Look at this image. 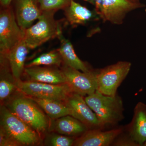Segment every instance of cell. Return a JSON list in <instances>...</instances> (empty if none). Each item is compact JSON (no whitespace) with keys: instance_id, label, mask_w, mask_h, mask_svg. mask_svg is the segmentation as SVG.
Instances as JSON below:
<instances>
[{"instance_id":"obj_28","label":"cell","mask_w":146,"mask_h":146,"mask_svg":"<svg viewBox=\"0 0 146 146\" xmlns=\"http://www.w3.org/2000/svg\"><path fill=\"white\" fill-rule=\"evenodd\" d=\"M83 1H89V0H83Z\"/></svg>"},{"instance_id":"obj_8","label":"cell","mask_w":146,"mask_h":146,"mask_svg":"<svg viewBox=\"0 0 146 146\" xmlns=\"http://www.w3.org/2000/svg\"><path fill=\"white\" fill-rule=\"evenodd\" d=\"M25 31L19 26L11 6L2 7L0 12V52L7 54L23 39Z\"/></svg>"},{"instance_id":"obj_4","label":"cell","mask_w":146,"mask_h":146,"mask_svg":"<svg viewBox=\"0 0 146 146\" xmlns=\"http://www.w3.org/2000/svg\"><path fill=\"white\" fill-rule=\"evenodd\" d=\"M1 115V128L20 146L33 145L39 143V133L9 110L3 107Z\"/></svg>"},{"instance_id":"obj_2","label":"cell","mask_w":146,"mask_h":146,"mask_svg":"<svg viewBox=\"0 0 146 146\" xmlns=\"http://www.w3.org/2000/svg\"><path fill=\"white\" fill-rule=\"evenodd\" d=\"M56 12L42 11L38 22L25 31L24 40L30 49L36 48L50 39L57 37L62 27L60 22L54 19Z\"/></svg>"},{"instance_id":"obj_21","label":"cell","mask_w":146,"mask_h":146,"mask_svg":"<svg viewBox=\"0 0 146 146\" xmlns=\"http://www.w3.org/2000/svg\"><path fill=\"white\" fill-rule=\"evenodd\" d=\"M72 0H38L42 11L64 10L70 4Z\"/></svg>"},{"instance_id":"obj_5","label":"cell","mask_w":146,"mask_h":146,"mask_svg":"<svg viewBox=\"0 0 146 146\" xmlns=\"http://www.w3.org/2000/svg\"><path fill=\"white\" fill-rule=\"evenodd\" d=\"M95 6V11L104 22L121 25L128 13L145 5L130 0H89Z\"/></svg>"},{"instance_id":"obj_24","label":"cell","mask_w":146,"mask_h":146,"mask_svg":"<svg viewBox=\"0 0 146 146\" xmlns=\"http://www.w3.org/2000/svg\"><path fill=\"white\" fill-rule=\"evenodd\" d=\"M112 145L115 146H138V144L135 143L127 134L126 136H118L113 142Z\"/></svg>"},{"instance_id":"obj_7","label":"cell","mask_w":146,"mask_h":146,"mask_svg":"<svg viewBox=\"0 0 146 146\" xmlns=\"http://www.w3.org/2000/svg\"><path fill=\"white\" fill-rule=\"evenodd\" d=\"M16 89L28 97L65 102L73 93L66 83L53 84L29 80H16Z\"/></svg>"},{"instance_id":"obj_29","label":"cell","mask_w":146,"mask_h":146,"mask_svg":"<svg viewBox=\"0 0 146 146\" xmlns=\"http://www.w3.org/2000/svg\"><path fill=\"white\" fill-rule=\"evenodd\" d=\"M145 11H146V9H145Z\"/></svg>"},{"instance_id":"obj_19","label":"cell","mask_w":146,"mask_h":146,"mask_svg":"<svg viewBox=\"0 0 146 146\" xmlns=\"http://www.w3.org/2000/svg\"><path fill=\"white\" fill-rule=\"evenodd\" d=\"M28 97L36 103L51 119H57L67 115H72L71 110L64 102Z\"/></svg>"},{"instance_id":"obj_17","label":"cell","mask_w":146,"mask_h":146,"mask_svg":"<svg viewBox=\"0 0 146 146\" xmlns=\"http://www.w3.org/2000/svg\"><path fill=\"white\" fill-rule=\"evenodd\" d=\"M64 11L66 21L73 27L85 25L98 16L95 11L93 12L74 0L71 1L70 5Z\"/></svg>"},{"instance_id":"obj_3","label":"cell","mask_w":146,"mask_h":146,"mask_svg":"<svg viewBox=\"0 0 146 146\" xmlns=\"http://www.w3.org/2000/svg\"><path fill=\"white\" fill-rule=\"evenodd\" d=\"M40 107L29 97L19 96L9 102L8 109L39 135L47 129L48 121Z\"/></svg>"},{"instance_id":"obj_15","label":"cell","mask_w":146,"mask_h":146,"mask_svg":"<svg viewBox=\"0 0 146 146\" xmlns=\"http://www.w3.org/2000/svg\"><path fill=\"white\" fill-rule=\"evenodd\" d=\"M29 50L23 39L7 54H1L7 58L11 72L15 80L21 79L24 72L25 62Z\"/></svg>"},{"instance_id":"obj_25","label":"cell","mask_w":146,"mask_h":146,"mask_svg":"<svg viewBox=\"0 0 146 146\" xmlns=\"http://www.w3.org/2000/svg\"><path fill=\"white\" fill-rule=\"evenodd\" d=\"M13 0H0L1 5L2 7H6L10 5Z\"/></svg>"},{"instance_id":"obj_13","label":"cell","mask_w":146,"mask_h":146,"mask_svg":"<svg viewBox=\"0 0 146 146\" xmlns=\"http://www.w3.org/2000/svg\"><path fill=\"white\" fill-rule=\"evenodd\" d=\"M133 119L127 127V134L138 146L146 141V104L139 102L134 109Z\"/></svg>"},{"instance_id":"obj_16","label":"cell","mask_w":146,"mask_h":146,"mask_svg":"<svg viewBox=\"0 0 146 146\" xmlns=\"http://www.w3.org/2000/svg\"><path fill=\"white\" fill-rule=\"evenodd\" d=\"M62 29L59 31L57 37L60 42L58 51L63 61V64L84 72H90L86 63L80 59L76 54L71 42L66 39L63 34Z\"/></svg>"},{"instance_id":"obj_1","label":"cell","mask_w":146,"mask_h":146,"mask_svg":"<svg viewBox=\"0 0 146 146\" xmlns=\"http://www.w3.org/2000/svg\"><path fill=\"white\" fill-rule=\"evenodd\" d=\"M84 100L96 115L101 128L115 125L124 118L122 99L117 94L106 96L96 91Z\"/></svg>"},{"instance_id":"obj_12","label":"cell","mask_w":146,"mask_h":146,"mask_svg":"<svg viewBox=\"0 0 146 146\" xmlns=\"http://www.w3.org/2000/svg\"><path fill=\"white\" fill-rule=\"evenodd\" d=\"M16 17L19 26L23 30L31 27L39 19L42 11L38 0H14Z\"/></svg>"},{"instance_id":"obj_26","label":"cell","mask_w":146,"mask_h":146,"mask_svg":"<svg viewBox=\"0 0 146 146\" xmlns=\"http://www.w3.org/2000/svg\"><path fill=\"white\" fill-rule=\"evenodd\" d=\"M130 1H131L133 2L134 3H141L140 2V0H130Z\"/></svg>"},{"instance_id":"obj_18","label":"cell","mask_w":146,"mask_h":146,"mask_svg":"<svg viewBox=\"0 0 146 146\" xmlns=\"http://www.w3.org/2000/svg\"><path fill=\"white\" fill-rule=\"evenodd\" d=\"M54 129L59 134L69 136L81 135L89 129L83 123L71 115L57 119L55 121Z\"/></svg>"},{"instance_id":"obj_11","label":"cell","mask_w":146,"mask_h":146,"mask_svg":"<svg viewBox=\"0 0 146 146\" xmlns=\"http://www.w3.org/2000/svg\"><path fill=\"white\" fill-rule=\"evenodd\" d=\"M123 131L122 128L106 131L101 130V129H89L75 139L73 146H110L122 133Z\"/></svg>"},{"instance_id":"obj_20","label":"cell","mask_w":146,"mask_h":146,"mask_svg":"<svg viewBox=\"0 0 146 146\" xmlns=\"http://www.w3.org/2000/svg\"><path fill=\"white\" fill-rule=\"evenodd\" d=\"M62 64H63V60L58 49L42 54L27 64L25 68L40 65L60 67Z\"/></svg>"},{"instance_id":"obj_9","label":"cell","mask_w":146,"mask_h":146,"mask_svg":"<svg viewBox=\"0 0 146 146\" xmlns=\"http://www.w3.org/2000/svg\"><path fill=\"white\" fill-rule=\"evenodd\" d=\"M61 70L65 76L66 83L73 93L86 97L96 91L97 72L92 70L84 72L64 64Z\"/></svg>"},{"instance_id":"obj_10","label":"cell","mask_w":146,"mask_h":146,"mask_svg":"<svg viewBox=\"0 0 146 146\" xmlns=\"http://www.w3.org/2000/svg\"><path fill=\"white\" fill-rule=\"evenodd\" d=\"M64 102L71 110V116L83 123L89 129H101L96 115L82 96L72 93Z\"/></svg>"},{"instance_id":"obj_23","label":"cell","mask_w":146,"mask_h":146,"mask_svg":"<svg viewBox=\"0 0 146 146\" xmlns=\"http://www.w3.org/2000/svg\"><path fill=\"white\" fill-rule=\"evenodd\" d=\"M0 146H20L16 142L9 136L1 128L0 129Z\"/></svg>"},{"instance_id":"obj_6","label":"cell","mask_w":146,"mask_h":146,"mask_svg":"<svg viewBox=\"0 0 146 146\" xmlns=\"http://www.w3.org/2000/svg\"><path fill=\"white\" fill-rule=\"evenodd\" d=\"M131 66L130 62L120 61L97 71L96 91L106 96H115L118 87L128 74Z\"/></svg>"},{"instance_id":"obj_27","label":"cell","mask_w":146,"mask_h":146,"mask_svg":"<svg viewBox=\"0 0 146 146\" xmlns=\"http://www.w3.org/2000/svg\"><path fill=\"white\" fill-rule=\"evenodd\" d=\"M143 146H146V141L145 142V143H144Z\"/></svg>"},{"instance_id":"obj_14","label":"cell","mask_w":146,"mask_h":146,"mask_svg":"<svg viewBox=\"0 0 146 146\" xmlns=\"http://www.w3.org/2000/svg\"><path fill=\"white\" fill-rule=\"evenodd\" d=\"M24 72L31 81L53 84L66 83L65 76L61 69L35 66L25 68Z\"/></svg>"},{"instance_id":"obj_22","label":"cell","mask_w":146,"mask_h":146,"mask_svg":"<svg viewBox=\"0 0 146 146\" xmlns=\"http://www.w3.org/2000/svg\"><path fill=\"white\" fill-rule=\"evenodd\" d=\"M75 140L69 136L53 134L49 137L48 144L52 146H71L74 145Z\"/></svg>"}]
</instances>
